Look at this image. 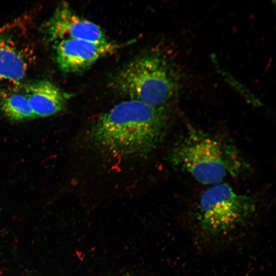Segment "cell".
<instances>
[{"label":"cell","mask_w":276,"mask_h":276,"mask_svg":"<svg viewBox=\"0 0 276 276\" xmlns=\"http://www.w3.org/2000/svg\"><path fill=\"white\" fill-rule=\"evenodd\" d=\"M175 168L203 184L243 175L249 165L235 146L211 133L190 127L175 142L168 154Z\"/></svg>","instance_id":"7a4b0ae2"},{"label":"cell","mask_w":276,"mask_h":276,"mask_svg":"<svg viewBox=\"0 0 276 276\" xmlns=\"http://www.w3.org/2000/svg\"><path fill=\"white\" fill-rule=\"evenodd\" d=\"M27 68V62L15 43L0 35V96H6L17 88Z\"/></svg>","instance_id":"52a82bcc"},{"label":"cell","mask_w":276,"mask_h":276,"mask_svg":"<svg viewBox=\"0 0 276 276\" xmlns=\"http://www.w3.org/2000/svg\"><path fill=\"white\" fill-rule=\"evenodd\" d=\"M169 106L153 107L128 99L94 119L85 136L91 150L104 157L127 160L145 158L166 136Z\"/></svg>","instance_id":"6da1fadb"},{"label":"cell","mask_w":276,"mask_h":276,"mask_svg":"<svg viewBox=\"0 0 276 276\" xmlns=\"http://www.w3.org/2000/svg\"><path fill=\"white\" fill-rule=\"evenodd\" d=\"M257 213L252 196L220 182L201 195L195 213V228L205 242H228L250 226Z\"/></svg>","instance_id":"277c9868"},{"label":"cell","mask_w":276,"mask_h":276,"mask_svg":"<svg viewBox=\"0 0 276 276\" xmlns=\"http://www.w3.org/2000/svg\"><path fill=\"white\" fill-rule=\"evenodd\" d=\"M56 43L57 63L62 71L67 73L82 72L100 58L121 47L111 41L97 42L71 38L59 40Z\"/></svg>","instance_id":"5b68a950"},{"label":"cell","mask_w":276,"mask_h":276,"mask_svg":"<svg viewBox=\"0 0 276 276\" xmlns=\"http://www.w3.org/2000/svg\"><path fill=\"white\" fill-rule=\"evenodd\" d=\"M4 114L9 120L19 122L35 119L25 94H10L4 98L1 105Z\"/></svg>","instance_id":"9c48e42d"},{"label":"cell","mask_w":276,"mask_h":276,"mask_svg":"<svg viewBox=\"0 0 276 276\" xmlns=\"http://www.w3.org/2000/svg\"><path fill=\"white\" fill-rule=\"evenodd\" d=\"M49 38L56 42L64 39H76L97 42L109 39L97 24L77 14L67 4H62L45 25Z\"/></svg>","instance_id":"8992f818"},{"label":"cell","mask_w":276,"mask_h":276,"mask_svg":"<svg viewBox=\"0 0 276 276\" xmlns=\"http://www.w3.org/2000/svg\"><path fill=\"white\" fill-rule=\"evenodd\" d=\"M25 95L35 118L49 117L62 111L68 98L67 94L48 80L38 81L29 85Z\"/></svg>","instance_id":"ba28073f"},{"label":"cell","mask_w":276,"mask_h":276,"mask_svg":"<svg viewBox=\"0 0 276 276\" xmlns=\"http://www.w3.org/2000/svg\"><path fill=\"white\" fill-rule=\"evenodd\" d=\"M118 94L153 107L169 106L182 87V74L176 62L160 51L134 58L113 77Z\"/></svg>","instance_id":"3957f363"}]
</instances>
